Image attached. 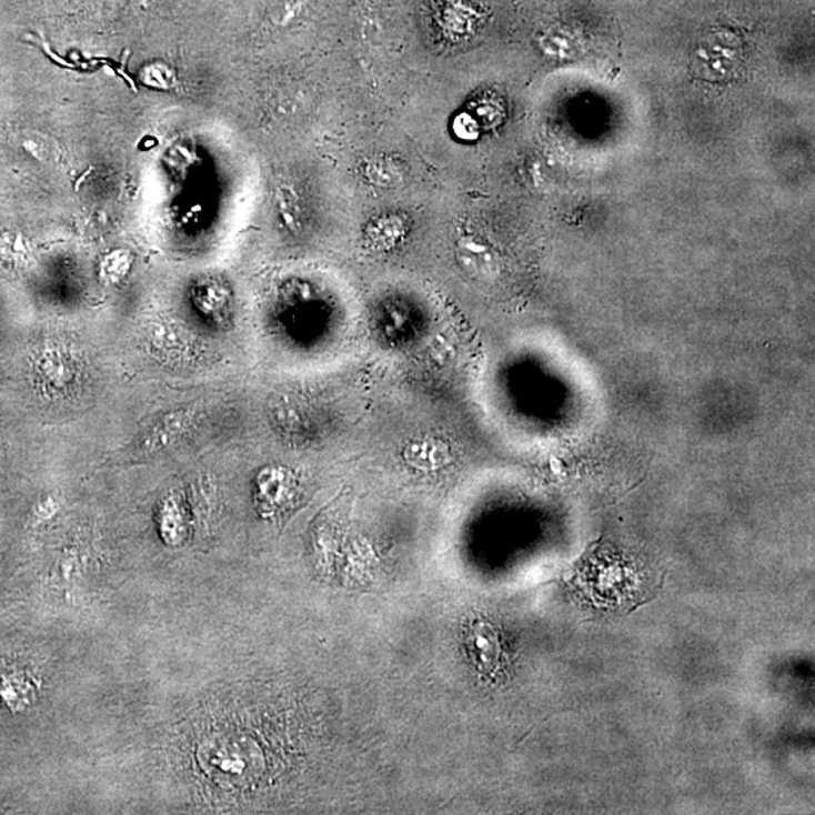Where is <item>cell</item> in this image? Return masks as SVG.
<instances>
[{
	"label": "cell",
	"mask_w": 815,
	"mask_h": 815,
	"mask_svg": "<svg viewBox=\"0 0 815 815\" xmlns=\"http://www.w3.org/2000/svg\"><path fill=\"white\" fill-rule=\"evenodd\" d=\"M578 590L601 607H628L650 594L653 580L624 559L591 561L577 577Z\"/></svg>",
	"instance_id": "1"
},
{
	"label": "cell",
	"mask_w": 815,
	"mask_h": 815,
	"mask_svg": "<svg viewBox=\"0 0 815 815\" xmlns=\"http://www.w3.org/2000/svg\"><path fill=\"white\" fill-rule=\"evenodd\" d=\"M472 645L479 665L489 674H495L502 663V638L493 624L477 621L472 628Z\"/></svg>",
	"instance_id": "2"
},
{
	"label": "cell",
	"mask_w": 815,
	"mask_h": 815,
	"mask_svg": "<svg viewBox=\"0 0 815 815\" xmlns=\"http://www.w3.org/2000/svg\"><path fill=\"white\" fill-rule=\"evenodd\" d=\"M153 2H170V0H153Z\"/></svg>",
	"instance_id": "3"
}]
</instances>
